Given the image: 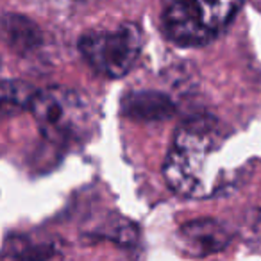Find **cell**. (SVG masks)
<instances>
[{
    "instance_id": "cell-5",
    "label": "cell",
    "mask_w": 261,
    "mask_h": 261,
    "mask_svg": "<svg viewBox=\"0 0 261 261\" xmlns=\"http://www.w3.org/2000/svg\"><path fill=\"white\" fill-rule=\"evenodd\" d=\"M122 109L130 118L156 122L167 120L174 113V104L167 95L158 91H133L123 98Z\"/></svg>"
},
{
    "instance_id": "cell-8",
    "label": "cell",
    "mask_w": 261,
    "mask_h": 261,
    "mask_svg": "<svg viewBox=\"0 0 261 261\" xmlns=\"http://www.w3.org/2000/svg\"><path fill=\"white\" fill-rule=\"evenodd\" d=\"M54 254L48 243L33 242L29 236H11L6 240L2 259L4 261H47Z\"/></svg>"
},
{
    "instance_id": "cell-4",
    "label": "cell",
    "mask_w": 261,
    "mask_h": 261,
    "mask_svg": "<svg viewBox=\"0 0 261 261\" xmlns=\"http://www.w3.org/2000/svg\"><path fill=\"white\" fill-rule=\"evenodd\" d=\"M229 229L213 218H197L179 231V243L192 256H210L229 245Z\"/></svg>"
},
{
    "instance_id": "cell-3",
    "label": "cell",
    "mask_w": 261,
    "mask_h": 261,
    "mask_svg": "<svg viewBox=\"0 0 261 261\" xmlns=\"http://www.w3.org/2000/svg\"><path fill=\"white\" fill-rule=\"evenodd\" d=\"M86 61L108 77H123L135 66L142 50V33L135 23H123L116 31H91L79 41Z\"/></svg>"
},
{
    "instance_id": "cell-6",
    "label": "cell",
    "mask_w": 261,
    "mask_h": 261,
    "mask_svg": "<svg viewBox=\"0 0 261 261\" xmlns=\"http://www.w3.org/2000/svg\"><path fill=\"white\" fill-rule=\"evenodd\" d=\"M199 22L217 36L242 8L243 0H186Z\"/></svg>"
},
{
    "instance_id": "cell-2",
    "label": "cell",
    "mask_w": 261,
    "mask_h": 261,
    "mask_svg": "<svg viewBox=\"0 0 261 261\" xmlns=\"http://www.w3.org/2000/svg\"><path fill=\"white\" fill-rule=\"evenodd\" d=\"M29 109L41 135L58 145L84 142L93 130V109L75 90L56 86L38 91Z\"/></svg>"
},
{
    "instance_id": "cell-7",
    "label": "cell",
    "mask_w": 261,
    "mask_h": 261,
    "mask_svg": "<svg viewBox=\"0 0 261 261\" xmlns=\"http://www.w3.org/2000/svg\"><path fill=\"white\" fill-rule=\"evenodd\" d=\"M2 34L6 43L16 52H31L41 43L40 29L22 15H6L2 20Z\"/></svg>"
},
{
    "instance_id": "cell-9",
    "label": "cell",
    "mask_w": 261,
    "mask_h": 261,
    "mask_svg": "<svg viewBox=\"0 0 261 261\" xmlns=\"http://www.w3.org/2000/svg\"><path fill=\"white\" fill-rule=\"evenodd\" d=\"M38 91L23 81H4L2 84V113L4 116L15 115L31 108Z\"/></svg>"
},
{
    "instance_id": "cell-1",
    "label": "cell",
    "mask_w": 261,
    "mask_h": 261,
    "mask_svg": "<svg viewBox=\"0 0 261 261\" xmlns=\"http://www.w3.org/2000/svg\"><path fill=\"white\" fill-rule=\"evenodd\" d=\"M224 140L220 125L210 116H195L182 123L172 142L163 174L168 186L185 197L204 195V168L210 154Z\"/></svg>"
}]
</instances>
